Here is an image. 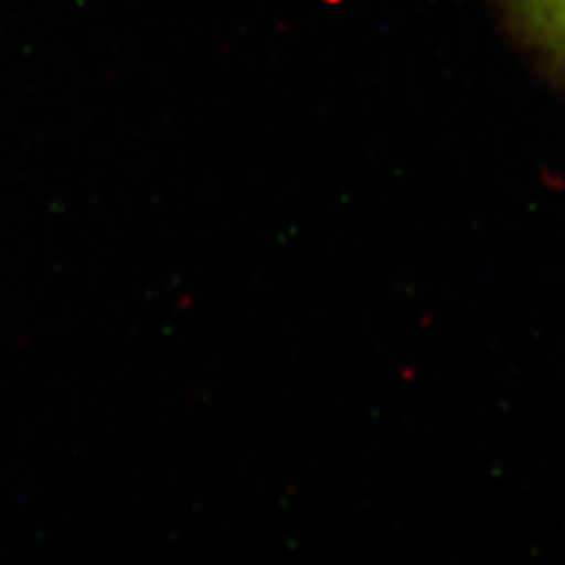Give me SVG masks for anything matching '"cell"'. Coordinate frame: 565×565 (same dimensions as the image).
I'll return each mask as SVG.
<instances>
[{
	"label": "cell",
	"mask_w": 565,
	"mask_h": 565,
	"mask_svg": "<svg viewBox=\"0 0 565 565\" xmlns=\"http://www.w3.org/2000/svg\"><path fill=\"white\" fill-rule=\"evenodd\" d=\"M502 6L527 43L565 71V0H502Z\"/></svg>",
	"instance_id": "6da1fadb"
}]
</instances>
